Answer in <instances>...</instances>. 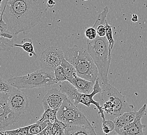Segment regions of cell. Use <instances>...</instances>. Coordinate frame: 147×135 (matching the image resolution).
<instances>
[{"label":"cell","instance_id":"36","mask_svg":"<svg viewBox=\"0 0 147 135\" xmlns=\"http://www.w3.org/2000/svg\"><path fill=\"white\" fill-rule=\"evenodd\" d=\"M40 133H41V135H52V134H43L41 132H40Z\"/></svg>","mask_w":147,"mask_h":135},{"label":"cell","instance_id":"21","mask_svg":"<svg viewBox=\"0 0 147 135\" xmlns=\"http://www.w3.org/2000/svg\"><path fill=\"white\" fill-rule=\"evenodd\" d=\"M66 125L61 121L56 119L52 123L51 131L53 135H65Z\"/></svg>","mask_w":147,"mask_h":135},{"label":"cell","instance_id":"12","mask_svg":"<svg viewBox=\"0 0 147 135\" xmlns=\"http://www.w3.org/2000/svg\"><path fill=\"white\" fill-rule=\"evenodd\" d=\"M67 97L61 92L57 88H52L48 90L42 99L44 110L50 108L57 111L63 102Z\"/></svg>","mask_w":147,"mask_h":135},{"label":"cell","instance_id":"4","mask_svg":"<svg viewBox=\"0 0 147 135\" xmlns=\"http://www.w3.org/2000/svg\"><path fill=\"white\" fill-rule=\"evenodd\" d=\"M87 51L99 71V77L103 83H109L108 73L110 66L111 52L106 37L97 35L96 39L87 40Z\"/></svg>","mask_w":147,"mask_h":135},{"label":"cell","instance_id":"19","mask_svg":"<svg viewBox=\"0 0 147 135\" xmlns=\"http://www.w3.org/2000/svg\"><path fill=\"white\" fill-rule=\"evenodd\" d=\"M22 42V44H14V47H21L23 48L24 51L29 53L30 56L34 55V56L37 57V54L35 53V51H34L33 43L30 39H29V38L25 39H23Z\"/></svg>","mask_w":147,"mask_h":135},{"label":"cell","instance_id":"30","mask_svg":"<svg viewBox=\"0 0 147 135\" xmlns=\"http://www.w3.org/2000/svg\"><path fill=\"white\" fill-rule=\"evenodd\" d=\"M56 2L54 1V0H48L47 3V6L49 9L53 8Z\"/></svg>","mask_w":147,"mask_h":135},{"label":"cell","instance_id":"29","mask_svg":"<svg viewBox=\"0 0 147 135\" xmlns=\"http://www.w3.org/2000/svg\"><path fill=\"white\" fill-rule=\"evenodd\" d=\"M6 32H9V31H8L7 25L3 21V15L2 13L1 18L0 19V34H2L3 33H5Z\"/></svg>","mask_w":147,"mask_h":135},{"label":"cell","instance_id":"9","mask_svg":"<svg viewBox=\"0 0 147 135\" xmlns=\"http://www.w3.org/2000/svg\"><path fill=\"white\" fill-rule=\"evenodd\" d=\"M8 104L11 110L20 118L28 109V99L20 89L13 87L9 93Z\"/></svg>","mask_w":147,"mask_h":135},{"label":"cell","instance_id":"17","mask_svg":"<svg viewBox=\"0 0 147 135\" xmlns=\"http://www.w3.org/2000/svg\"><path fill=\"white\" fill-rule=\"evenodd\" d=\"M16 37V35L9 32L0 34V51H10L14 47Z\"/></svg>","mask_w":147,"mask_h":135},{"label":"cell","instance_id":"6","mask_svg":"<svg viewBox=\"0 0 147 135\" xmlns=\"http://www.w3.org/2000/svg\"><path fill=\"white\" fill-rule=\"evenodd\" d=\"M59 87V91L66 95L71 101H73L74 104H82L88 108L90 107L91 104L94 105L99 111L98 113L101 115L102 120L105 121L106 120L103 110L99 102L95 101L93 99L94 96L101 92V87L99 84L98 79L94 83L92 92L89 94L80 93L68 81L61 82Z\"/></svg>","mask_w":147,"mask_h":135},{"label":"cell","instance_id":"20","mask_svg":"<svg viewBox=\"0 0 147 135\" xmlns=\"http://www.w3.org/2000/svg\"><path fill=\"white\" fill-rule=\"evenodd\" d=\"M51 122L49 120H39L35 123L31 124L29 129V134H38L42 132L43 130L47 127Z\"/></svg>","mask_w":147,"mask_h":135},{"label":"cell","instance_id":"10","mask_svg":"<svg viewBox=\"0 0 147 135\" xmlns=\"http://www.w3.org/2000/svg\"><path fill=\"white\" fill-rule=\"evenodd\" d=\"M8 97L9 93H0V132L13 125L20 119L9 108Z\"/></svg>","mask_w":147,"mask_h":135},{"label":"cell","instance_id":"38","mask_svg":"<svg viewBox=\"0 0 147 135\" xmlns=\"http://www.w3.org/2000/svg\"><path fill=\"white\" fill-rule=\"evenodd\" d=\"M117 135H118V134H117Z\"/></svg>","mask_w":147,"mask_h":135},{"label":"cell","instance_id":"22","mask_svg":"<svg viewBox=\"0 0 147 135\" xmlns=\"http://www.w3.org/2000/svg\"><path fill=\"white\" fill-rule=\"evenodd\" d=\"M57 112L55 110H52L50 108L45 109V111L41 118L40 120H49L53 123L57 118Z\"/></svg>","mask_w":147,"mask_h":135},{"label":"cell","instance_id":"11","mask_svg":"<svg viewBox=\"0 0 147 135\" xmlns=\"http://www.w3.org/2000/svg\"><path fill=\"white\" fill-rule=\"evenodd\" d=\"M146 110L147 104H145L137 111L136 118L133 123L115 132L119 135H144L143 130L146 125L142 124V119L146 114Z\"/></svg>","mask_w":147,"mask_h":135},{"label":"cell","instance_id":"37","mask_svg":"<svg viewBox=\"0 0 147 135\" xmlns=\"http://www.w3.org/2000/svg\"><path fill=\"white\" fill-rule=\"evenodd\" d=\"M82 1H87V0H82Z\"/></svg>","mask_w":147,"mask_h":135},{"label":"cell","instance_id":"14","mask_svg":"<svg viewBox=\"0 0 147 135\" xmlns=\"http://www.w3.org/2000/svg\"><path fill=\"white\" fill-rule=\"evenodd\" d=\"M65 135H97L92 126H66Z\"/></svg>","mask_w":147,"mask_h":135},{"label":"cell","instance_id":"1","mask_svg":"<svg viewBox=\"0 0 147 135\" xmlns=\"http://www.w3.org/2000/svg\"><path fill=\"white\" fill-rule=\"evenodd\" d=\"M2 8L8 31L17 36L30 32L41 22L45 6L44 0H3Z\"/></svg>","mask_w":147,"mask_h":135},{"label":"cell","instance_id":"16","mask_svg":"<svg viewBox=\"0 0 147 135\" xmlns=\"http://www.w3.org/2000/svg\"><path fill=\"white\" fill-rule=\"evenodd\" d=\"M136 112L135 111L125 112L116 118L114 120L115 126L114 130H120L133 123L136 118Z\"/></svg>","mask_w":147,"mask_h":135},{"label":"cell","instance_id":"24","mask_svg":"<svg viewBox=\"0 0 147 135\" xmlns=\"http://www.w3.org/2000/svg\"><path fill=\"white\" fill-rule=\"evenodd\" d=\"M31 125H29L26 126L20 127L14 130H5L9 135H28L29 134V129Z\"/></svg>","mask_w":147,"mask_h":135},{"label":"cell","instance_id":"25","mask_svg":"<svg viewBox=\"0 0 147 135\" xmlns=\"http://www.w3.org/2000/svg\"><path fill=\"white\" fill-rule=\"evenodd\" d=\"M106 26V38L107 39L109 45V49L111 52H112V50L113 49L114 45L115 44V41L113 39V34H112V30L111 25L108 23V21L105 24Z\"/></svg>","mask_w":147,"mask_h":135},{"label":"cell","instance_id":"26","mask_svg":"<svg viewBox=\"0 0 147 135\" xmlns=\"http://www.w3.org/2000/svg\"><path fill=\"white\" fill-rule=\"evenodd\" d=\"M54 74L55 79L57 83L67 81L63 68L61 65H59L54 70Z\"/></svg>","mask_w":147,"mask_h":135},{"label":"cell","instance_id":"34","mask_svg":"<svg viewBox=\"0 0 147 135\" xmlns=\"http://www.w3.org/2000/svg\"><path fill=\"white\" fill-rule=\"evenodd\" d=\"M28 135H41V133L38 134H29Z\"/></svg>","mask_w":147,"mask_h":135},{"label":"cell","instance_id":"28","mask_svg":"<svg viewBox=\"0 0 147 135\" xmlns=\"http://www.w3.org/2000/svg\"><path fill=\"white\" fill-rule=\"evenodd\" d=\"M85 36L88 39L92 40L97 37L96 30L93 27H89L86 29L85 32Z\"/></svg>","mask_w":147,"mask_h":135},{"label":"cell","instance_id":"33","mask_svg":"<svg viewBox=\"0 0 147 135\" xmlns=\"http://www.w3.org/2000/svg\"><path fill=\"white\" fill-rule=\"evenodd\" d=\"M3 0H0V9H2Z\"/></svg>","mask_w":147,"mask_h":135},{"label":"cell","instance_id":"13","mask_svg":"<svg viewBox=\"0 0 147 135\" xmlns=\"http://www.w3.org/2000/svg\"><path fill=\"white\" fill-rule=\"evenodd\" d=\"M80 93L89 94L92 92L94 83L76 76L68 80Z\"/></svg>","mask_w":147,"mask_h":135},{"label":"cell","instance_id":"35","mask_svg":"<svg viewBox=\"0 0 147 135\" xmlns=\"http://www.w3.org/2000/svg\"><path fill=\"white\" fill-rule=\"evenodd\" d=\"M2 9H0V19L1 18V15H2Z\"/></svg>","mask_w":147,"mask_h":135},{"label":"cell","instance_id":"18","mask_svg":"<svg viewBox=\"0 0 147 135\" xmlns=\"http://www.w3.org/2000/svg\"><path fill=\"white\" fill-rule=\"evenodd\" d=\"M61 65L63 68V70L64 71L65 76H66L67 81L75 76H77L76 70L75 67L69 62H68L65 59V58L63 59Z\"/></svg>","mask_w":147,"mask_h":135},{"label":"cell","instance_id":"27","mask_svg":"<svg viewBox=\"0 0 147 135\" xmlns=\"http://www.w3.org/2000/svg\"><path fill=\"white\" fill-rule=\"evenodd\" d=\"M13 87L7 80L0 78V93H9Z\"/></svg>","mask_w":147,"mask_h":135},{"label":"cell","instance_id":"5","mask_svg":"<svg viewBox=\"0 0 147 135\" xmlns=\"http://www.w3.org/2000/svg\"><path fill=\"white\" fill-rule=\"evenodd\" d=\"M12 86L18 89L34 88L57 83L54 72L41 69L25 76L11 77L7 80Z\"/></svg>","mask_w":147,"mask_h":135},{"label":"cell","instance_id":"32","mask_svg":"<svg viewBox=\"0 0 147 135\" xmlns=\"http://www.w3.org/2000/svg\"><path fill=\"white\" fill-rule=\"evenodd\" d=\"M0 135H9L7 132H6L5 130H2L0 132Z\"/></svg>","mask_w":147,"mask_h":135},{"label":"cell","instance_id":"15","mask_svg":"<svg viewBox=\"0 0 147 135\" xmlns=\"http://www.w3.org/2000/svg\"><path fill=\"white\" fill-rule=\"evenodd\" d=\"M109 13V8L106 6L103 11L99 14L98 17L94 23L93 27L96 30L97 35L99 37H105L106 35V26L107 22V17Z\"/></svg>","mask_w":147,"mask_h":135},{"label":"cell","instance_id":"2","mask_svg":"<svg viewBox=\"0 0 147 135\" xmlns=\"http://www.w3.org/2000/svg\"><path fill=\"white\" fill-rule=\"evenodd\" d=\"M99 103L105 119L112 121L124 113L134 111V107L128 103L125 97L109 83H103Z\"/></svg>","mask_w":147,"mask_h":135},{"label":"cell","instance_id":"7","mask_svg":"<svg viewBox=\"0 0 147 135\" xmlns=\"http://www.w3.org/2000/svg\"><path fill=\"white\" fill-rule=\"evenodd\" d=\"M57 119L66 126H91L88 119L67 97L57 112Z\"/></svg>","mask_w":147,"mask_h":135},{"label":"cell","instance_id":"8","mask_svg":"<svg viewBox=\"0 0 147 135\" xmlns=\"http://www.w3.org/2000/svg\"><path fill=\"white\" fill-rule=\"evenodd\" d=\"M64 55L60 48L50 46L43 51L40 57L41 69L54 72L57 68L61 65Z\"/></svg>","mask_w":147,"mask_h":135},{"label":"cell","instance_id":"23","mask_svg":"<svg viewBox=\"0 0 147 135\" xmlns=\"http://www.w3.org/2000/svg\"><path fill=\"white\" fill-rule=\"evenodd\" d=\"M115 123L114 121L111 120L106 119L102 121V130L105 134L107 135L112 132L115 130Z\"/></svg>","mask_w":147,"mask_h":135},{"label":"cell","instance_id":"31","mask_svg":"<svg viewBox=\"0 0 147 135\" xmlns=\"http://www.w3.org/2000/svg\"><path fill=\"white\" fill-rule=\"evenodd\" d=\"M133 17L131 18V21L134 23H136L138 20V17L136 14H133Z\"/></svg>","mask_w":147,"mask_h":135},{"label":"cell","instance_id":"3","mask_svg":"<svg viewBox=\"0 0 147 135\" xmlns=\"http://www.w3.org/2000/svg\"><path fill=\"white\" fill-rule=\"evenodd\" d=\"M64 55L65 59L75 68L77 76L94 83L98 79V68L87 50L75 45L67 48Z\"/></svg>","mask_w":147,"mask_h":135}]
</instances>
